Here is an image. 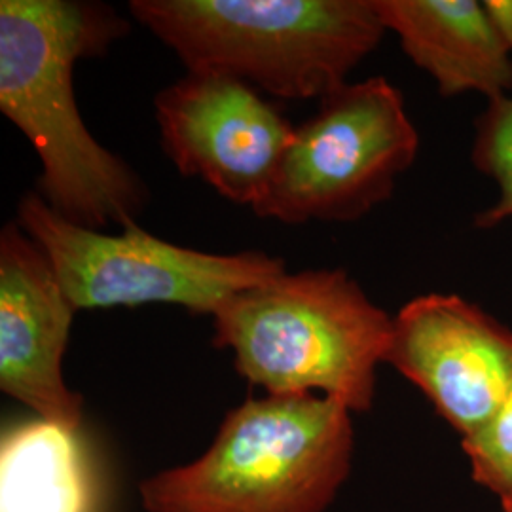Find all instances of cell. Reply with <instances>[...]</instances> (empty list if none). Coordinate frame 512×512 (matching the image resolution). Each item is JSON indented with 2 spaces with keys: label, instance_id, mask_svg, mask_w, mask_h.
<instances>
[{
  "label": "cell",
  "instance_id": "1",
  "mask_svg": "<svg viewBox=\"0 0 512 512\" xmlns=\"http://www.w3.org/2000/svg\"><path fill=\"white\" fill-rule=\"evenodd\" d=\"M128 31L99 2H0V110L38 154L44 202L93 230L137 224L147 207L145 184L93 139L74 95V65L105 54Z\"/></svg>",
  "mask_w": 512,
  "mask_h": 512
},
{
  "label": "cell",
  "instance_id": "2",
  "mask_svg": "<svg viewBox=\"0 0 512 512\" xmlns=\"http://www.w3.org/2000/svg\"><path fill=\"white\" fill-rule=\"evenodd\" d=\"M213 344L268 395H323L351 414L376 399L393 317L346 270L275 275L230 296L213 315Z\"/></svg>",
  "mask_w": 512,
  "mask_h": 512
},
{
  "label": "cell",
  "instance_id": "3",
  "mask_svg": "<svg viewBox=\"0 0 512 512\" xmlns=\"http://www.w3.org/2000/svg\"><path fill=\"white\" fill-rule=\"evenodd\" d=\"M129 12L188 73L224 74L275 99H323L385 35L376 0H133Z\"/></svg>",
  "mask_w": 512,
  "mask_h": 512
},
{
  "label": "cell",
  "instance_id": "4",
  "mask_svg": "<svg viewBox=\"0 0 512 512\" xmlns=\"http://www.w3.org/2000/svg\"><path fill=\"white\" fill-rule=\"evenodd\" d=\"M351 412L323 395L230 410L200 458L139 484L147 512H325L351 473Z\"/></svg>",
  "mask_w": 512,
  "mask_h": 512
},
{
  "label": "cell",
  "instance_id": "5",
  "mask_svg": "<svg viewBox=\"0 0 512 512\" xmlns=\"http://www.w3.org/2000/svg\"><path fill=\"white\" fill-rule=\"evenodd\" d=\"M19 228L48 256L76 310L173 304L215 315L234 294L285 272L260 251L203 253L156 238L137 224L105 234L61 217L38 192L18 205Z\"/></svg>",
  "mask_w": 512,
  "mask_h": 512
},
{
  "label": "cell",
  "instance_id": "6",
  "mask_svg": "<svg viewBox=\"0 0 512 512\" xmlns=\"http://www.w3.org/2000/svg\"><path fill=\"white\" fill-rule=\"evenodd\" d=\"M420 135L382 76L346 84L294 128L274 184L255 209L285 224L355 222L387 202L416 162Z\"/></svg>",
  "mask_w": 512,
  "mask_h": 512
},
{
  "label": "cell",
  "instance_id": "7",
  "mask_svg": "<svg viewBox=\"0 0 512 512\" xmlns=\"http://www.w3.org/2000/svg\"><path fill=\"white\" fill-rule=\"evenodd\" d=\"M154 107L162 147L181 175L253 211L266 200L294 135L274 101L238 78L188 73Z\"/></svg>",
  "mask_w": 512,
  "mask_h": 512
},
{
  "label": "cell",
  "instance_id": "8",
  "mask_svg": "<svg viewBox=\"0 0 512 512\" xmlns=\"http://www.w3.org/2000/svg\"><path fill=\"white\" fill-rule=\"evenodd\" d=\"M385 363L463 439L511 393L512 330L458 294H423L393 317Z\"/></svg>",
  "mask_w": 512,
  "mask_h": 512
},
{
  "label": "cell",
  "instance_id": "9",
  "mask_svg": "<svg viewBox=\"0 0 512 512\" xmlns=\"http://www.w3.org/2000/svg\"><path fill=\"white\" fill-rule=\"evenodd\" d=\"M76 308L18 222L0 234V389L38 420L78 431L84 399L63 378Z\"/></svg>",
  "mask_w": 512,
  "mask_h": 512
},
{
  "label": "cell",
  "instance_id": "10",
  "mask_svg": "<svg viewBox=\"0 0 512 512\" xmlns=\"http://www.w3.org/2000/svg\"><path fill=\"white\" fill-rule=\"evenodd\" d=\"M385 31L429 74L440 95L512 92V52L478 0H376Z\"/></svg>",
  "mask_w": 512,
  "mask_h": 512
},
{
  "label": "cell",
  "instance_id": "11",
  "mask_svg": "<svg viewBox=\"0 0 512 512\" xmlns=\"http://www.w3.org/2000/svg\"><path fill=\"white\" fill-rule=\"evenodd\" d=\"M76 433L38 418L4 433L2 512H86Z\"/></svg>",
  "mask_w": 512,
  "mask_h": 512
},
{
  "label": "cell",
  "instance_id": "12",
  "mask_svg": "<svg viewBox=\"0 0 512 512\" xmlns=\"http://www.w3.org/2000/svg\"><path fill=\"white\" fill-rule=\"evenodd\" d=\"M473 164L499 188L497 202L476 217L478 228L512 219V95L490 101L476 120Z\"/></svg>",
  "mask_w": 512,
  "mask_h": 512
},
{
  "label": "cell",
  "instance_id": "13",
  "mask_svg": "<svg viewBox=\"0 0 512 512\" xmlns=\"http://www.w3.org/2000/svg\"><path fill=\"white\" fill-rule=\"evenodd\" d=\"M461 448L476 484L512 512V389L488 420L461 439Z\"/></svg>",
  "mask_w": 512,
  "mask_h": 512
},
{
  "label": "cell",
  "instance_id": "14",
  "mask_svg": "<svg viewBox=\"0 0 512 512\" xmlns=\"http://www.w3.org/2000/svg\"><path fill=\"white\" fill-rule=\"evenodd\" d=\"M484 6L494 21L499 35L512 52V0H486Z\"/></svg>",
  "mask_w": 512,
  "mask_h": 512
}]
</instances>
